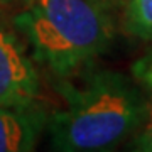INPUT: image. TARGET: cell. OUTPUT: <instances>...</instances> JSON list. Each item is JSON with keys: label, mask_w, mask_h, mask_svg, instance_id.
I'll return each mask as SVG.
<instances>
[{"label": "cell", "mask_w": 152, "mask_h": 152, "mask_svg": "<svg viewBox=\"0 0 152 152\" xmlns=\"http://www.w3.org/2000/svg\"><path fill=\"white\" fill-rule=\"evenodd\" d=\"M125 27L135 37L152 41V0H129Z\"/></svg>", "instance_id": "5"}, {"label": "cell", "mask_w": 152, "mask_h": 152, "mask_svg": "<svg viewBox=\"0 0 152 152\" xmlns=\"http://www.w3.org/2000/svg\"><path fill=\"white\" fill-rule=\"evenodd\" d=\"M17 2H22V0H0V5H9V4H17Z\"/></svg>", "instance_id": "8"}, {"label": "cell", "mask_w": 152, "mask_h": 152, "mask_svg": "<svg viewBox=\"0 0 152 152\" xmlns=\"http://www.w3.org/2000/svg\"><path fill=\"white\" fill-rule=\"evenodd\" d=\"M64 107L46 122L51 147L66 152L112 149L137 130L145 100L124 75L95 71L81 85L59 86Z\"/></svg>", "instance_id": "1"}, {"label": "cell", "mask_w": 152, "mask_h": 152, "mask_svg": "<svg viewBox=\"0 0 152 152\" xmlns=\"http://www.w3.org/2000/svg\"><path fill=\"white\" fill-rule=\"evenodd\" d=\"M14 24L56 78L91 64L113 37V20L102 0H29Z\"/></svg>", "instance_id": "2"}, {"label": "cell", "mask_w": 152, "mask_h": 152, "mask_svg": "<svg viewBox=\"0 0 152 152\" xmlns=\"http://www.w3.org/2000/svg\"><path fill=\"white\" fill-rule=\"evenodd\" d=\"M151 95L145 100L144 105V115L139 127H137V137L134 142V149L144 152H152V90H149Z\"/></svg>", "instance_id": "6"}, {"label": "cell", "mask_w": 152, "mask_h": 152, "mask_svg": "<svg viewBox=\"0 0 152 152\" xmlns=\"http://www.w3.org/2000/svg\"><path fill=\"white\" fill-rule=\"evenodd\" d=\"M48 117L31 107H0V152L34 151Z\"/></svg>", "instance_id": "4"}, {"label": "cell", "mask_w": 152, "mask_h": 152, "mask_svg": "<svg viewBox=\"0 0 152 152\" xmlns=\"http://www.w3.org/2000/svg\"><path fill=\"white\" fill-rule=\"evenodd\" d=\"M39 95V75L14 34L0 27V107H31Z\"/></svg>", "instance_id": "3"}, {"label": "cell", "mask_w": 152, "mask_h": 152, "mask_svg": "<svg viewBox=\"0 0 152 152\" xmlns=\"http://www.w3.org/2000/svg\"><path fill=\"white\" fill-rule=\"evenodd\" d=\"M132 75L139 83H142L147 90H152V49L134 63Z\"/></svg>", "instance_id": "7"}]
</instances>
